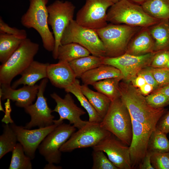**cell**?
I'll use <instances>...</instances> for the list:
<instances>
[{
	"instance_id": "obj_32",
	"label": "cell",
	"mask_w": 169,
	"mask_h": 169,
	"mask_svg": "<svg viewBox=\"0 0 169 169\" xmlns=\"http://www.w3.org/2000/svg\"><path fill=\"white\" fill-rule=\"evenodd\" d=\"M9 169H32V159L25 154L22 145L18 143L12 151Z\"/></svg>"
},
{
	"instance_id": "obj_48",
	"label": "cell",
	"mask_w": 169,
	"mask_h": 169,
	"mask_svg": "<svg viewBox=\"0 0 169 169\" xmlns=\"http://www.w3.org/2000/svg\"><path fill=\"white\" fill-rule=\"evenodd\" d=\"M131 2L141 4L143 3L146 0H129Z\"/></svg>"
},
{
	"instance_id": "obj_19",
	"label": "cell",
	"mask_w": 169,
	"mask_h": 169,
	"mask_svg": "<svg viewBox=\"0 0 169 169\" xmlns=\"http://www.w3.org/2000/svg\"><path fill=\"white\" fill-rule=\"evenodd\" d=\"M47 76L53 86L64 89L72 84L76 79L69 63L64 61L49 64L47 68Z\"/></svg>"
},
{
	"instance_id": "obj_50",
	"label": "cell",
	"mask_w": 169,
	"mask_h": 169,
	"mask_svg": "<svg viewBox=\"0 0 169 169\" xmlns=\"http://www.w3.org/2000/svg\"><path fill=\"white\" fill-rule=\"evenodd\" d=\"M113 2V3H116V2H117L121 0H111Z\"/></svg>"
},
{
	"instance_id": "obj_49",
	"label": "cell",
	"mask_w": 169,
	"mask_h": 169,
	"mask_svg": "<svg viewBox=\"0 0 169 169\" xmlns=\"http://www.w3.org/2000/svg\"><path fill=\"white\" fill-rule=\"evenodd\" d=\"M164 68H166L167 69H169V60L168 61V62L167 64H166V66Z\"/></svg>"
},
{
	"instance_id": "obj_28",
	"label": "cell",
	"mask_w": 169,
	"mask_h": 169,
	"mask_svg": "<svg viewBox=\"0 0 169 169\" xmlns=\"http://www.w3.org/2000/svg\"><path fill=\"white\" fill-rule=\"evenodd\" d=\"M141 6L146 13L155 18L169 19V0H146Z\"/></svg>"
},
{
	"instance_id": "obj_31",
	"label": "cell",
	"mask_w": 169,
	"mask_h": 169,
	"mask_svg": "<svg viewBox=\"0 0 169 169\" xmlns=\"http://www.w3.org/2000/svg\"><path fill=\"white\" fill-rule=\"evenodd\" d=\"M3 134L0 136V159L12 152L18 143L17 136L8 124L3 125Z\"/></svg>"
},
{
	"instance_id": "obj_40",
	"label": "cell",
	"mask_w": 169,
	"mask_h": 169,
	"mask_svg": "<svg viewBox=\"0 0 169 169\" xmlns=\"http://www.w3.org/2000/svg\"><path fill=\"white\" fill-rule=\"evenodd\" d=\"M137 75L143 77L147 83L151 85L154 90L160 88L152 74V67L150 66H146L141 69L138 73Z\"/></svg>"
},
{
	"instance_id": "obj_7",
	"label": "cell",
	"mask_w": 169,
	"mask_h": 169,
	"mask_svg": "<svg viewBox=\"0 0 169 169\" xmlns=\"http://www.w3.org/2000/svg\"><path fill=\"white\" fill-rule=\"evenodd\" d=\"M73 43L82 46L92 55L105 56V48L95 30L81 25L74 19L65 28L60 41L61 44Z\"/></svg>"
},
{
	"instance_id": "obj_14",
	"label": "cell",
	"mask_w": 169,
	"mask_h": 169,
	"mask_svg": "<svg viewBox=\"0 0 169 169\" xmlns=\"http://www.w3.org/2000/svg\"><path fill=\"white\" fill-rule=\"evenodd\" d=\"M50 95L56 103V105L52 111L57 112L59 115V119L54 120V123L59 125L64 122V120H67L69 121V124L79 129L89 122L81 119V116L86 112L75 104L69 93H67L64 98L55 92Z\"/></svg>"
},
{
	"instance_id": "obj_16",
	"label": "cell",
	"mask_w": 169,
	"mask_h": 169,
	"mask_svg": "<svg viewBox=\"0 0 169 169\" xmlns=\"http://www.w3.org/2000/svg\"><path fill=\"white\" fill-rule=\"evenodd\" d=\"M10 125L14 131L18 141L23 146L25 154L32 160L35 157L36 151L39 145L59 125L54 123L49 126L33 130L17 125L14 122Z\"/></svg>"
},
{
	"instance_id": "obj_3",
	"label": "cell",
	"mask_w": 169,
	"mask_h": 169,
	"mask_svg": "<svg viewBox=\"0 0 169 169\" xmlns=\"http://www.w3.org/2000/svg\"><path fill=\"white\" fill-rule=\"evenodd\" d=\"M107 22L115 24L148 28L161 20L146 13L141 6L129 0H121L113 4L108 10Z\"/></svg>"
},
{
	"instance_id": "obj_21",
	"label": "cell",
	"mask_w": 169,
	"mask_h": 169,
	"mask_svg": "<svg viewBox=\"0 0 169 169\" xmlns=\"http://www.w3.org/2000/svg\"><path fill=\"white\" fill-rule=\"evenodd\" d=\"M137 34L129 42L125 53L141 55L154 52V40L149 28H144Z\"/></svg>"
},
{
	"instance_id": "obj_33",
	"label": "cell",
	"mask_w": 169,
	"mask_h": 169,
	"mask_svg": "<svg viewBox=\"0 0 169 169\" xmlns=\"http://www.w3.org/2000/svg\"><path fill=\"white\" fill-rule=\"evenodd\" d=\"M166 134L156 128L151 135L148 150L151 152H169V141Z\"/></svg>"
},
{
	"instance_id": "obj_34",
	"label": "cell",
	"mask_w": 169,
	"mask_h": 169,
	"mask_svg": "<svg viewBox=\"0 0 169 169\" xmlns=\"http://www.w3.org/2000/svg\"><path fill=\"white\" fill-rule=\"evenodd\" d=\"M100 150H93L92 152V169H118Z\"/></svg>"
},
{
	"instance_id": "obj_29",
	"label": "cell",
	"mask_w": 169,
	"mask_h": 169,
	"mask_svg": "<svg viewBox=\"0 0 169 169\" xmlns=\"http://www.w3.org/2000/svg\"><path fill=\"white\" fill-rule=\"evenodd\" d=\"M122 79L110 78L99 81L92 85L97 91L107 96L111 101L120 97L119 84Z\"/></svg>"
},
{
	"instance_id": "obj_18",
	"label": "cell",
	"mask_w": 169,
	"mask_h": 169,
	"mask_svg": "<svg viewBox=\"0 0 169 169\" xmlns=\"http://www.w3.org/2000/svg\"><path fill=\"white\" fill-rule=\"evenodd\" d=\"M38 85L29 86L24 85L22 87L16 90L13 88L10 84H0V99H9L15 102L17 107L23 108L33 104L38 91Z\"/></svg>"
},
{
	"instance_id": "obj_47",
	"label": "cell",
	"mask_w": 169,
	"mask_h": 169,
	"mask_svg": "<svg viewBox=\"0 0 169 169\" xmlns=\"http://www.w3.org/2000/svg\"><path fill=\"white\" fill-rule=\"evenodd\" d=\"M54 163H49L45 166L44 169H61L62 167L59 166H56L54 165Z\"/></svg>"
},
{
	"instance_id": "obj_15",
	"label": "cell",
	"mask_w": 169,
	"mask_h": 169,
	"mask_svg": "<svg viewBox=\"0 0 169 169\" xmlns=\"http://www.w3.org/2000/svg\"><path fill=\"white\" fill-rule=\"evenodd\" d=\"M107 154L110 160L118 169L132 168L129 147L111 134L92 147Z\"/></svg>"
},
{
	"instance_id": "obj_13",
	"label": "cell",
	"mask_w": 169,
	"mask_h": 169,
	"mask_svg": "<svg viewBox=\"0 0 169 169\" xmlns=\"http://www.w3.org/2000/svg\"><path fill=\"white\" fill-rule=\"evenodd\" d=\"M48 81L47 78L42 80L38 85L35 102L24 108L25 112L31 117L30 121L24 126L25 128L30 129L36 126L44 128L54 124V116L52 114L53 112L48 106L47 99L44 95Z\"/></svg>"
},
{
	"instance_id": "obj_45",
	"label": "cell",
	"mask_w": 169,
	"mask_h": 169,
	"mask_svg": "<svg viewBox=\"0 0 169 169\" xmlns=\"http://www.w3.org/2000/svg\"><path fill=\"white\" fill-rule=\"evenodd\" d=\"M139 90L143 95H148L154 90V89L153 87L151 85L146 83L139 88Z\"/></svg>"
},
{
	"instance_id": "obj_25",
	"label": "cell",
	"mask_w": 169,
	"mask_h": 169,
	"mask_svg": "<svg viewBox=\"0 0 169 169\" xmlns=\"http://www.w3.org/2000/svg\"><path fill=\"white\" fill-rule=\"evenodd\" d=\"M65 91L74 95L81 105L86 111L88 114L89 120L91 122L100 123L103 119L100 116L88 100L83 93L81 89L79 81L76 79L71 85L65 88Z\"/></svg>"
},
{
	"instance_id": "obj_1",
	"label": "cell",
	"mask_w": 169,
	"mask_h": 169,
	"mask_svg": "<svg viewBox=\"0 0 169 169\" xmlns=\"http://www.w3.org/2000/svg\"><path fill=\"white\" fill-rule=\"evenodd\" d=\"M120 98L131 118L152 130L160 118L167 111L164 108L156 109L150 106L145 97L131 83L120 82Z\"/></svg>"
},
{
	"instance_id": "obj_44",
	"label": "cell",
	"mask_w": 169,
	"mask_h": 169,
	"mask_svg": "<svg viewBox=\"0 0 169 169\" xmlns=\"http://www.w3.org/2000/svg\"><path fill=\"white\" fill-rule=\"evenodd\" d=\"M131 82L134 86L139 88L146 83L143 77L137 75L131 80Z\"/></svg>"
},
{
	"instance_id": "obj_35",
	"label": "cell",
	"mask_w": 169,
	"mask_h": 169,
	"mask_svg": "<svg viewBox=\"0 0 169 169\" xmlns=\"http://www.w3.org/2000/svg\"><path fill=\"white\" fill-rule=\"evenodd\" d=\"M150 152L151 163L154 169H169V152Z\"/></svg>"
},
{
	"instance_id": "obj_39",
	"label": "cell",
	"mask_w": 169,
	"mask_h": 169,
	"mask_svg": "<svg viewBox=\"0 0 169 169\" xmlns=\"http://www.w3.org/2000/svg\"><path fill=\"white\" fill-rule=\"evenodd\" d=\"M169 60V50H163L156 52L150 66L153 68H164Z\"/></svg>"
},
{
	"instance_id": "obj_41",
	"label": "cell",
	"mask_w": 169,
	"mask_h": 169,
	"mask_svg": "<svg viewBox=\"0 0 169 169\" xmlns=\"http://www.w3.org/2000/svg\"><path fill=\"white\" fill-rule=\"evenodd\" d=\"M156 128L166 134L169 133V110L160 118Z\"/></svg>"
},
{
	"instance_id": "obj_22",
	"label": "cell",
	"mask_w": 169,
	"mask_h": 169,
	"mask_svg": "<svg viewBox=\"0 0 169 169\" xmlns=\"http://www.w3.org/2000/svg\"><path fill=\"white\" fill-rule=\"evenodd\" d=\"M114 78H120L122 80L120 70L113 66L105 64L86 72L80 77L83 84L88 85H92L99 81Z\"/></svg>"
},
{
	"instance_id": "obj_30",
	"label": "cell",
	"mask_w": 169,
	"mask_h": 169,
	"mask_svg": "<svg viewBox=\"0 0 169 169\" xmlns=\"http://www.w3.org/2000/svg\"><path fill=\"white\" fill-rule=\"evenodd\" d=\"M23 39L12 35L0 33V62L2 64L16 50Z\"/></svg>"
},
{
	"instance_id": "obj_26",
	"label": "cell",
	"mask_w": 169,
	"mask_h": 169,
	"mask_svg": "<svg viewBox=\"0 0 169 169\" xmlns=\"http://www.w3.org/2000/svg\"><path fill=\"white\" fill-rule=\"evenodd\" d=\"M90 53L82 46L76 43L61 44L58 50L59 61L69 62L73 60L90 55Z\"/></svg>"
},
{
	"instance_id": "obj_9",
	"label": "cell",
	"mask_w": 169,
	"mask_h": 169,
	"mask_svg": "<svg viewBox=\"0 0 169 169\" xmlns=\"http://www.w3.org/2000/svg\"><path fill=\"white\" fill-rule=\"evenodd\" d=\"M76 128L70 124L63 123L56 126L45 137L38 149L48 163H60L62 155L60 149L75 131Z\"/></svg>"
},
{
	"instance_id": "obj_20",
	"label": "cell",
	"mask_w": 169,
	"mask_h": 169,
	"mask_svg": "<svg viewBox=\"0 0 169 169\" xmlns=\"http://www.w3.org/2000/svg\"><path fill=\"white\" fill-rule=\"evenodd\" d=\"M49 64L33 60L20 74L21 77L15 81L11 86L15 89L21 84L34 85L38 80L47 78V68Z\"/></svg>"
},
{
	"instance_id": "obj_42",
	"label": "cell",
	"mask_w": 169,
	"mask_h": 169,
	"mask_svg": "<svg viewBox=\"0 0 169 169\" xmlns=\"http://www.w3.org/2000/svg\"><path fill=\"white\" fill-rule=\"evenodd\" d=\"M151 152L148 151L146 155L139 166L140 169H154L151 161Z\"/></svg>"
},
{
	"instance_id": "obj_11",
	"label": "cell",
	"mask_w": 169,
	"mask_h": 169,
	"mask_svg": "<svg viewBox=\"0 0 169 169\" xmlns=\"http://www.w3.org/2000/svg\"><path fill=\"white\" fill-rule=\"evenodd\" d=\"M156 52H153L141 55L125 53L115 57H103L102 63L118 69L121 73L123 81L130 82L141 69L150 65Z\"/></svg>"
},
{
	"instance_id": "obj_5",
	"label": "cell",
	"mask_w": 169,
	"mask_h": 169,
	"mask_svg": "<svg viewBox=\"0 0 169 169\" xmlns=\"http://www.w3.org/2000/svg\"><path fill=\"white\" fill-rule=\"evenodd\" d=\"M26 12L21 17L20 22L24 27L35 29L39 34L44 48L53 52L55 39L48 23V13L46 6L49 0H29Z\"/></svg>"
},
{
	"instance_id": "obj_6",
	"label": "cell",
	"mask_w": 169,
	"mask_h": 169,
	"mask_svg": "<svg viewBox=\"0 0 169 169\" xmlns=\"http://www.w3.org/2000/svg\"><path fill=\"white\" fill-rule=\"evenodd\" d=\"M39 44L26 38L16 50L0 66V84H10L13 79L20 74L34 60Z\"/></svg>"
},
{
	"instance_id": "obj_2",
	"label": "cell",
	"mask_w": 169,
	"mask_h": 169,
	"mask_svg": "<svg viewBox=\"0 0 169 169\" xmlns=\"http://www.w3.org/2000/svg\"><path fill=\"white\" fill-rule=\"evenodd\" d=\"M100 125L124 144L130 146L132 137V119L120 97L111 101Z\"/></svg>"
},
{
	"instance_id": "obj_17",
	"label": "cell",
	"mask_w": 169,
	"mask_h": 169,
	"mask_svg": "<svg viewBox=\"0 0 169 169\" xmlns=\"http://www.w3.org/2000/svg\"><path fill=\"white\" fill-rule=\"evenodd\" d=\"M131 119L132 137L129 151L132 168L139 167L146 155L149 138L153 130Z\"/></svg>"
},
{
	"instance_id": "obj_10",
	"label": "cell",
	"mask_w": 169,
	"mask_h": 169,
	"mask_svg": "<svg viewBox=\"0 0 169 169\" xmlns=\"http://www.w3.org/2000/svg\"><path fill=\"white\" fill-rule=\"evenodd\" d=\"M111 133L102 128L100 123L89 122L74 132L60 149L62 152H70L79 148L92 147Z\"/></svg>"
},
{
	"instance_id": "obj_4",
	"label": "cell",
	"mask_w": 169,
	"mask_h": 169,
	"mask_svg": "<svg viewBox=\"0 0 169 169\" xmlns=\"http://www.w3.org/2000/svg\"><path fill=\"white\" fill-rule=\"evenodd\" d=\"M142 28L111 23L95 30L105 48V57H113L125 53L132 37Z\"/></svg>"
},
{
	"instance_id": "obj_23",
	"label": "cell",
	"mask_w": 169,
	"mask_h": 169,
	"mask_svg": "<svg viewBox=\"0 0 169 169\" xmlns=\"http://www.w3.org/2000/svg\"><path fill=\"white\" fill-rule=\"evenodd\" d=\"M154 42V51L169 50V20H161L149 28Z\"/></svg>"
},
{
	"instance_id": "obj_37",
	"label": "cell",
	"mask_w": 169,
	"mask_h": 169,
	"mask_svg": "<svg viewBox=\"0 0 169 169\" xmlns=\"http://www.w3.org/2000/svg\"><path fill=\"white\" fill-rule=\"evenodd\" d=\"M152 72L160 88L169 85V69L165 68L152 67Z\"/></svg>"
},
{
	"instance_id": "obj_12",
	"label": "cell",
	"mask_w": 169,
	"mask_h": 169,
	"mask_svg": "<svg viewBox=\"0 0 169 169\" xmlns=\"http://www.w3.org/2000/svg\"><path fill=\"white\" fill-rule=\"evenodd\" d=\"M114 3L111 0H86L75 20L79 25L95 30L102 28L107 24V10Z\"/></svg>"
},
{
	"instance_id": "obj_24",
	"label": "cell",
	"mask_w": 169,
	"mask_h": 169,
	"mask_svg": "<svg viewBox=\"0 0 169 169\" xmlns=\"http://www.w3.org/2000/svg\"><path fill=\"white\" fill-rule=\"evenodd\" d=\"M81 89L98 114L103 119L108 110L111 100L104 94L91 90L88 85H81Z\"/></svg>"
},
{
	"instance_id": "obj_8",
	"label": "cell",
	"mask_w": 169,
	"mask_h": 169,
	"mask_svg": "<svg viewBox=\"0 0 169 169\" xmlns=\"http://www.w3.org/2000/svg\"><path fill=\"white\" fill-rule=\"evenodd\" d=\"M47 8L48 23L52 28L55 41L53 57L56 59L62 35L66 27L73 19L75 7L70 1L56 0L47 6Z\"/></svg>"
},
{
	"instance_id": "obj_46",
	"label": "cell",
	"mask_w": 169,
	"mask_h": 169,
	"mask_svg": "<svg viewBox=\"0 0 169 169\" xmlns=\"http://www.w3.org/2000/svg\"><path fill=\"white\" fill-rule=\"evenodd\" d=\"M161 93L169 96V85L153 91L151 93Z\"/></svg>"
},
{
	"instance_id": "obj_36",
	"label": "cell",
	"mask_w": 169,
	"mask_h": 169,
	"mask_svg": "<svg viewBox=\"0 0 169 169\" xmlns=\"http://www.w3.org/2000/svg\"><path fill=\"white\" fill-rule=\"evenodd\" d=\"M145 98L148 104L156 109L163 108L169 105V96L161 93H151Z\"/></svg>"
},
{
	"instance_id": "obj_43",
	"label": "cell",
	"mask_w": 169,
	"mask_h": 169,
	"mask_svg": "<svg viewBox=\"0 0 169 169\" xmlns=\"http://www.w3.org/2000/svg\"><path fill=\"white\" fill-rule=\"evenodd\" d=\"M5 115L2 119V121H5L6 120H9L10 123L13 122V121L11 119L10 117V113L12 110L11 108L10 104V100H7V101L5 104Z\"/></svg>"
},
{
	"instance_id": "obj_38",
	"label": "cell",
	"mask_w": 169,
	"mask_h": 169,
	"mask_svg": "<svg viewBox=\"0 0 169 169\" xmlns=\"http://www.w3.org/2000/svg\"><path fill=\"white\" fill-rule=\"evenodd\" d=\"M0 33L12 35L21 39L27 38V33L25 30L10 27L4 21L1 16L0 17Z\"/></svg>"
},
{
	"instance_id": "obj_27",
	"label": "cell",
	"mask_w": 169,
	"mask_h": 169,
	"mask_svg": "<svg viewBox=\"0 0 169 169\" xmlns=\"http://www.w3.org/2000/svg\"><path fill=\"white\" fill-rule=\"evenodd\" d=\"M103 57L89 55L73 60L69 64L76 78H80L86 72L103 64Z\"/></svg>"
}]
</instances>
